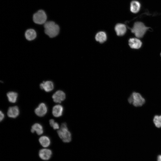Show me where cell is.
I'll list each match as a JSON object with an SVG mask.
<instances>
[{
	"label": "cell",
	"mask_w": 161,
	"mask_h": 161,
	"mask_svg": "<svg viewBox=\"0 0 161 161\" xmlns=\"http://www.w3.org/2000/svg\"><path fill=\"white\" fill-rule=\"evenodd\" d=\"M44 28L45 33L50 38L56 36L60 32L58 25L52 21H46L44 24Z\"/></svg>",
	"instance_id": "cell-1"
},
{
	"label": "cell",
	"mask_w": 161,
	"mask_h": 161,
	"mask_svg": "<svg viewBox=\"0 0 161 161\" xmlns=\"http://www.w3.org/2000/svg\"><path fill=\"white\" fill-rule=\"evenodd\" d=\"M58 134L63 142L69 143L72 140V134L68 129L65 123L61 124L59 129L57 131Z\"/></svg>",
	"instance_id": "cell-2"
},
{
	"label": "cell",
	"mask_w": 161,
	"mask_h": 161,
	"mask_svg": "<svg viewBox=\"0 0 161 161\" xmlns=\"http://www.w3.org/2000/svg\"><path fill=\"white\" fill-rule=\"evenodd\" d=\"M150 28L146 27L142 22H135L131 29L132 32L137 38H142Z\"/></svg>",
	"instance_id": "cell-3"
},
{
	"label": "cell",
	"mask_w": 161,
	"mask_h": 161,
	"mask_svg": "<svg viewBox=\"0 0 161 161\" xmlns=\"http://www.w3.org/2000/svg\"><path fill=\"white\" fill-rule=\"evenodd\" d=\"M128 101L135 107L142 106L145 103V100L141 95L136 92H134L131 95Z\"/></svg>",
	"instance_id": "cell-4"
},
{
	"label": "cell",
	"mask_w": 161,
	"mask_h": 161,
	"mask_svg": "<svg viewBox=\"0 0 161 161\" xmlns=\"http://www.w3.org/2000/svg\"><path fill=\"white\" fill-rule=\"evenodd\" d=\"M47 20V16L45 12L42 10H40L35 13L33 16L34 22L37 24H44Z\"/></svg>",
	"instance_id": "cell-5"
},
{
	"label": "cell",
	"mask_w": 161,
	"mask_h": 161,
	"mask_svg": "<svg viewBox=\"0 0 161 161\" xmlns=\"http://www.w3.org/2000/svg\"><path fill=\"white\" fill-rule=\"evenodd\" d=\"M52 155V151L50 149L44 148L39 151L38 155L42 160L47 161L50 159Z\"/></svg>",
	"instance_id": "cell-6"
},
{
	"label": "cell",
	"mask_w": 161,
	"mask_h": 161,
	"mask_svg": "<svg viewBox=\"0 0 161 161\" xmlns=\"http://www.w3.org/2000/svg\"><path fill=\"white\" fill-rule=\"evenodd\" d=\"M66 97V94L63 91L58 90L53 95L52 97L55 102L61 103L65 99Z\"/></svg>",
	"instance_id": "cell-7"
},
{
	"label": "cell",
	"mask_w": 161,
	"mask_h": 161,
	"mask_svg": "<svg viewBox=\"0 0 161 161\" xmlns=\"http://www.w3.org/2000/svg\"><path fill=\"white\" fill-rule=\"evenodd\" d=\"M35 113L38 116L42 117L44 116L47 112V107L46 104L40 103L35 109Z\"/></svg>",
	"instance_id": "cell-8"
},
{
	"label": "cell",
	"mask_w": 161,
	"mask_h": 161,
	"mask_svg": "<svg viewBox=\"0 0 161 161\" xmlns=\"http://www.w3.org/2000/svg\"><path fill=\"white\" fill-rule=\"evenodd\" d=\"M40 87L42 89L44 90L47 92L52 91L54 88V84L50 80L43 81L40 85Z\"/></svg>",
	"instance_id": "cell-9"
},
{
	"label": "cell",
	"mask_w": 161,
	"mask_h": 161,
	"mask_svg": "<svg viewBox=\"0 0 161 161\" xmlns=\"http://www.w3.org/2000/svg\"><path fill=\"white\" fill-rule=\"evenodd\" d=\"M141 41L137 38H131L129 40V44L132 49H140L142 45Z\"/></svg>",
	"instance_id": "cell-10"
},
{
	"label": "cell",
	"mask_w": 161,
	"mask_h": 161,
	"mask_svg": "<svg viewBox=\"0 0 161 161\" xmlns=\"http://www.w3.org/2000/svg\"><path fill=\"white\" fill-rule=\"evenodd\" d=\"M19 110L17 106H11L9 107L7 112L8 117L12 118H16L19 114Z\"/></svg>",
	"instance_id": "cell-11"
},
{
	"label": "cell",
	"mask_w": 161,
	"mask_h": 161,
	"mask_svg": "<svg viewBox=\"0 0 161 161\" xmlns=\"http://www.w3.org/2000/svg\"><path fill=\"white\" fill-rule=\"evenodd\" d=\"M115 30L117 35L119 36L124 35L126 32L127 29L125 25L121 23L117 24L115 27Z\"/></svg>",
	"instance_id": "cell-12"
},
{
	"label": "cell",
	"mask_w": 161,
	"mask_h": 161,
	"mask_svg": "<svg viewBox=\"0 0 161 161\" xmlns=\"http://www.w3.org/2000/svg\"><path fill=\"white\" fill-rule=\"evenodd\" d=\"M64 111L63 106L60 104L54 106L52 109V114L55 117H59L61 116Z\"/></svg>",
	"instance_id": "cell-13"
},
{
	"label": "cell",
	"mask_w": 161,
	"mask_h": 161,
	"mask_svg": "<svg viewBox=\"0 0 161 161\" xmlns=\"http://www.w3.org/2000/svg\"><path fill=\"white\" fill-rule=\"evenodd\" d=\"M25 37L29 41H31L35 39L37 36L35 31L32 29H29L26 30L25 32Z\"/></svg>",
	"instance_id": "cell-14"
},
{
	"label": "cell",
	"mask_w": 161,
	"mask_h": 161,
	"mask_svg": "<svg viewBox=\"0 0 161 161\" xmlns=\"http://www.w3.org/2000/svg\"><path fill=\"white\" fill-rule=\"evenodd\" d=\"M31 131L32 133L35 132L38 135H41L44 132L43 127L40 123H35L32 126Z\"/></svg>",
	"instance_id": "cell-15"
},
{
	"label": "cell",
	"mask_w": 161,
	"mask_h": 161,
	"mask_svg": "<svg viewBox=\"0 0 161 161\" xmlns=\"http://www.w3.org/2000/svg\"><path fill=\"white\" fill-rule=\"evenodd\" d=\"M38 141L40 144L44 148L49 147L51 143L49 138L47 136H42L39 139Z\"/></svg>",
	"instance_id": "cell-16"
},
{
	"label": "cell",
	"mask_w": 161,
	"mask_h": 161,
	"mask_svg": "<svg viewBox=\"0 0 161 161\" xmlns=\"http://www.w3.org/2000/svg\"><path fill=\"white\" fill-rule=\"evenodd\" d=\"M141 7L140 3L138 1H132L130 5V10L133 13H137L140 10Z\"/></svg>",
	"instance_id": "cell-17"
},
{
	"label": "cell",
	"mask_w": 161,
	"mask_h": 161,
	"mask_svg": "<svg viewBox=\"0 0 161 161\" xmlns=\"http://www.w3.org/2000/svg\"><path fill=\"white\" fill-rule=\"evenodd\" d=\"M95 38L97 41L100 43H103L106 40L107 35L105 32L100 31L96 34Z\"/></svg>",
	"instance_id": "cell-18"
},
{
	"label": "cell",
	"mask_w": 161,
	"mask_h": 161,
	"mask_svg": "<svg viewBox=\"0 0 161 161\" xmlns=\"http://www.w3.org/2000/svg\"><path fill=\"white\" fill-rule=\"evenodd\" d=\"M7 95L8 101L11 103L16 102L18 97V93L14 92H9L7 93Z\"/></svg>",
	"instance_id": "cell-19"
},
{
	"label": "cell",
	"mask_w": 161,
	"mask_h": 161,
	"mask_svg": "<svg viewBox=\"0 0 161 161\" xmlns=\"http://www.w3.org/2000/svg\"><path fill=\"white\" fill-rule=\"evenodd\" d=\"M153 122L156 127L161 128V115H156L153 119Z\"/></svg>",
	"instance_id": "cell-20"
},
{
	"label": "cell",
	"mask_w": 161,
	"mask_h": 161,
	"mask_svg": "<svg viewBox=\"0 0 161 161\" xmlns=\"http://www.w3.org/2000/svg\"><path fill=\"white\" fill-rule=\"evenodd\" d=\"M49 123L50 126L53 128L54 129H58L60 128L58 124L55 121L52 119H50L49 120Z\"/></svg>",
	"instance_id": "cell-21"
},
{
	"label": "cell",
	"mask_w": 161,
	"mask_h": 161,
	"mask_svg": "<svg viewBox=\"0 0 161 161\" xmlns=\"http://www.w3.org/2000/svg\"><path fill=\"white\" fill-rule=\"evenodd\" d=\"M0 121H1L4 119V113L1 111H0Z\"/></svg>",
	"instance_id": "cell-22"
},
{
	"label": "cell",
	"mask_w": 161,
	"mask_h": 161,
	"mask_svg": "<svg viewBox=\"0 0 161 161\" xmlns=\"http://www.w3.org/2000/svg\"><path fill=\"white\" fill-rule=\"evenodd\" d=\"M157 161H161V155H159L158 156Z\"/></svg>",
	"instance_id": "cell-23"
},
{
	"label": "cell",
	"mask_w": 161,
	"mask_h": 161,
	"mask_svg": "<svg viewBox=\"0 0 161 161\" xmlns=\"http://www.w3.org/2000/svg\"><path fill=\"white\" fill-rule=\"evenodd\" d=\"M160 56H161V53H160Z\"/></svg>",
	"instance_id": "cell-24"
}]
</instances>
